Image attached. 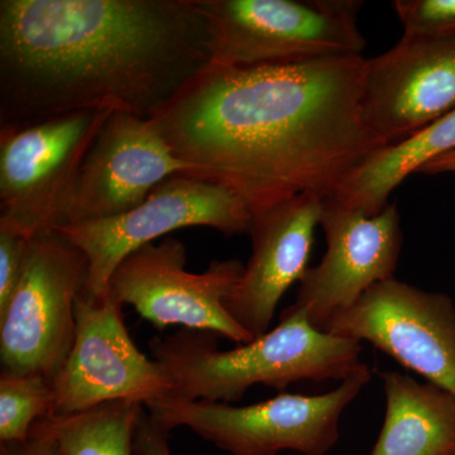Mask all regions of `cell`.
Wrapping results in <instances>:
<instances>
[{"label": "cell", "mask_w": 455, "mask_h": 455, "mask_svg": "<svg viewBox=\"0 0 455 455\" xmlns=\"http://www.w3.org/2000/svg\"><path fill=\"white\" fill-rule=\"evenodd\" d=\"M211 62L197 0H2L0 128L149 118Z\"/></svg>", "instance_id": "cell-2"}, {"label": "cell", "mask_w": 455, "mask_h": 455, "mask_svg": "<svg viewBox=\"0 0 455 455\" xmlns=\"http://www.w3.org/2000/svg\"><path fill=\"white\" fill-rule=\"evenodd\" d=\"M187 265V245L166 236L125 257L110 277L108 290L119 304L130 305L157 331L179 325L212 331L238 346L252 341L226 307L243 275V263L212 260L202 274L188 271Z\"/></svg>", "instance_id": "cell-9"}, {"label": "cell", "mask_w": 455, "mask_h": 455, "mask_svg": "<svg viewBox=\"0 0 455 455\" xmlns=\"http://www.w3.org/2000/svg\"><path fill=\"white\" fill-rule=\"evenodd\" d=\"M122 310L109 290L100 298L80 293L73 348L52 381L53 416L76 414L112 401L147 407L172 396L169 374L137 348Z\"/></svg>", "instance_id": "cell-10"}, {"label": "cell", "mask_w": 455, "mask_h": 455, "mask_svg": "<svg viewBox=\"0 0 455 455\" xmlns=\"http://www.w3.org/2000/svg\"><path fill=\"white\" fill-rule=\"evenodd\" d=\"M136 455H172L169 433L160 427L145 410L136 433Z\"/></svg>", "instance_id": "cell-23"}, {"label": "cell", "mask_w": 455, "mask_h": 455, "mask_svg": "<svg viewBox=\"0 0 455 455\" xmlns=\"http://www.w3.org/2000/svg\"><path fill=\"white\" fill-rule=\"evenodd\" d=\"M112 112L0 128V226L28 238L65 226L84 160Z\"/></svg>", "instance_id": "cell-6"}, {"label": "cell", "mask_w": 455, "mask_h": 455, "mask_svg": "<svg viewBox=\"0 0 455 455\" xmlns=\"http://www.w3.org/2000/svg\"><path fill=\"white\" fill-rule=\"evenodd\" d=\"M0 455H61L49 421H38L23 442L0 443Z\"/></svg>", "instance_id": "cell-22"}, {"label": "cell", "mask_w": 455, "mask_h": 455, "mask_svg": "<svg viewBox=\"0 0 455 455\" xmlns=\"http://www.w3.org/2000/svg\"><path fill=\"white\" fill-rule=\"evenodd\" d=\"M386 414L370 455H455V397L407 374L379 372Z\"/></svg>", "instance_id": "cell-16"}, {"label": "cell", "mask_w": 455, "mask_h": 455, "mask_svg": "<svg viewBox=\"0 0 455 455\" xmlns=\"http://www.w3.org/2000/svg\"><path fill=\"white\" fill-rule=\"evenodd\" d=\"M455 108V36L401 38L366 60L364 121L391 147L414 136Z\"/></svg>", "instance_id": "cell-14"}, {"label": "cell", "mask_w": 455, "mask_h": 455, "mask_svg": "<svg viewBox=\"0 0 455 455\" xmlns=\"http://www.w3.org/2000/svg\"><path fill=\"white\" fill-rule=\"evenodd\" d=\"M33 238L0 226V311L5 309L23 272Z\"/></svg>", "instance_id": "cell-21"}, {"label": "cell", "mask_w": 455, "mask_h": 455, "mask_svg": "<svg viewBox=\"0 0 455 455\" xmlns=\"http://www.w3.org/2000/svg\"><path fill=\"white\" fill-rule=\"evenodd\" d=\"M52 382L41 374L0 373V443L23 442L38 421L53 416Z\"/></svg>", "instance_id": "cell-19"}, {"label": "cell", "mask_w": 455, "mask_h": 455, "mask_svg": "<svg viewBox=\"0 0 455 455\" xmlns=\"http://www.w3.org/2000/svg\"><path fill=\"white\" fill-rule=\"evenodd\" d=\"M324 200L305 193L253 214L252 254L226 301L228 313L253 339L267 333L284 292L309 268Z\"/></svg>", "instance_id": "cell-15"}, {"label": "cell", "mask_w": 455, "mask_h": 455, "mask_svg": "<svg viewBox=\"0 0 455 455\" xmlns=\"http://www.w3.org/2000/svg\"><path fill=\"white\" fill-rule=\"evenodd\" d=\"M403 26V37L455 36V0H396L392 3Z\"/></svg>", "instance_id": "cell-20"}, {"label": "cell", "mask_w": 455, "mask_h": 455, "mask_svg": "<svg viewBox=\"0 0 455 455\" xmlns=\"http://www.w3.org/2000/svg\"><path fill=\"white\" fill-rule=\"evenodd\" d=\"M193 169L173 154L152 119L110 113L84 160L66 226L124 214L157 185Z\"/></svg>", "instance_id": "cell-13"}, {"label": "cell", "mask_w": 455, "mask_h": 455, "mask_svg": "<svg viewBox=\"0 0 455 455\" xmlns=\"http://www.w3.org/2000/svg\"><path fill=\"white\" fill-rule=\"evenodd\" d=\"M88 259L60 232L36 236L25 272L0 311L2 372L41 374L51 382L75 340V305Z\"/></svg>", "instance_id": "cell-7"}, {"label": "cell", "mask_w": 455, "mask_h": 455, "mask_svg": "<svg viewBox=\"0 0 455 455\" xmlns=\"http://www.w3.org/2000/svg\"><path fill=\"white\" fill-rule=\"evenodd\" d=\"M366 59L208 64L152 116L193 176L253 214L305 193L331 199L387 148L364 121Z\"/></svg>", "instance_id": "cell-1"}, {"label": "cell", "mask_w": 455, "mask_h": 455, "mask_svg": "<svg viewBox=\"0 0 455 455\" xmlns=\"http://www.w3.org/2000/svg\"><path fill=\"white\" fill-rule=\"evenodd\" d=\"M320 226L326 252L299 281L289 307L305 311L311 325L325 331L335 315L349 309L371 287L394 278L403 230L395 204L368 217L331 199L323 203Z\"/></svg>", "instance_id": "cell-12"}, {"label": "cell", "mask_w": 455, "mask_h": 455, "mask_svg": "<svg viewBox=\"0 0 455 455\" xmlns=\"http://www.w3.org/2000/svg\"><path fill=\"white\" fill-rule=\"evenodd\" d=\"M280 324L233 349L220 335L181 328L149 341L152 357L169 374L173 397L232 403L256 385L283 391L301 381H343L361 366L362 343L322 331L302 310L286 307Z\"/></svg>", "instance_id": "cell-3"}, {"label": "cell", "mask_w": 455, "mask_h": 455, "mask_svg": "<svg viewBox=\"0 0 455 455\" xmlns=\"http://www.w3.org/2000/svg\"><path fill=\"white\" fill-rule=\"evenodd\" d=\"M372 379L366 363L333 391L316 396L283 394L248 406L166 397L146 407L166 433L188 427L229 455H328L339 439L344 410Z\"/></svg>", "instance_id": "cell-4"}, {"label": "cell", "mask_w": 455, "mask_h": 455, "mask_svg": "<svg viewBox=\"0 0 455 455\" xmlns=\"http://www.w3.org/2000/svg\"><path fill=\"white\" fill-rule=\"evenodd\" d=\"M146 407L112 401L76 414L47 418L61 455H136V433Z\"/></svg>", "instance_id": "cell-18"}, {"label": "cell", "mask_w": 455, "mask_h": 455, "mask_svg": "<svg viewBox=\"0 0 455 455\" xmlns=\"http://www.w3.org/2000/svg\"><path fill=\"white\" fill-rule=\"evenodd\" d=\"M454 149L455 108L410 139L382 149L353 172L331 199L373 217L388 205V196L401 182Z\"/></svg>", "instance_id": "cell-17"}, {"label": "cell", "mask_w": 455, "mask_h": 455, "mask_svg": "<svg viewBox=\"0 0 455 455\" xmlns=\"http://www.w3.org/2000/svg\"><path fill=\"white\" fill-rule=\"evenodd\" d=\"M253 212L232 191L220 185L178 175L164 180L132 211L103 220L62 227L61 233L88 259L83 293L100 298L125 257L143 245L190 227H209L227 235H245Z\"/></svg>", "instance_id": "cell-8"}, {"label": "cell", "mask_w": 455, "mask_h": 455, "mask_svg": "<svg viewBox=\"0 0 455 455\" xmlns=\"http://www.w3.org/2000/svg\"><path fill=\"white\" fill-rule=\"evenodd\" d=\"M211 62L250 66L362 56L359 0H197Z\"/></svg>", "instance_id": "cell-5"}, {"label": "cell", "mask_w": 455, "mask_h": 455, "mask_svg": "<svg viewBox=\"0 0 455 455\" xmlns=\"http://www.w3.org/2000/svg\"><path fill=\"white\" fill-rule=\"evenodd\" d=\"M419 173H427V175H439V173H455V149L434 158L433 161L425 164Z\"/></svg>", "instance_id": "cell-24"}, {"label": "cell", "mask_w": 455, "mask_h": 455, "mask_svg": "<svg viewBox=\"0 0 455 455\" xmlns=\"http://www.w3.org/2000/svg\"><path fill=\"white\" fill-rule=\"evenodd\" d=\"M325 331L368 341L455 397V304L396 278L374 284Z\"/></svg>", "instance_id": "cell-11"}]
</instances>
